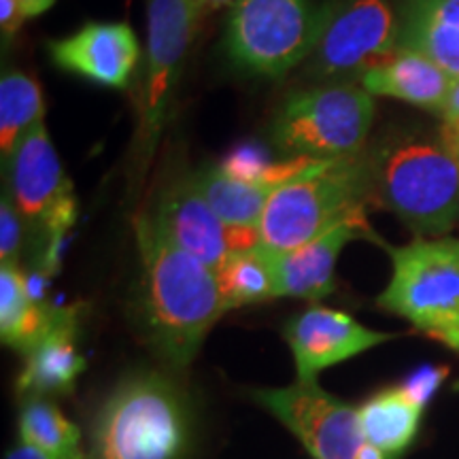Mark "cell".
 Returning <instances> with one entry per match:
<instances>
[{
	"label": "cell",
	"instance_id": "6da1fadb",
	"mask_svg": "<svg viewBox=\"0 0 459 459\" xmlns=\"http://www.w3.org/2000/svg\"><path fill=\"white\" fill-rule=\"evenodd\" d=\"M141 257V321L147 342L172 370H186L226 311L220 281L166 237L149 211L134 217Z\"/></svg>",
	"mask_w": 459,
	"mask_h": 459
},
{
	"label": "cell",
	"instance_id": "7a4b0ae2",
	"mask_svg": "<svg viewBox=\"0 0 459 459\" xmlns=\"http://www.w3.org/2000/svg\"><path fill=\"white\" fill-rule=\"evenodd\" d=\"M372 206L421 238L446 237L459 220V158L443 139L389 134L366 149Z\"/></svg>",
	"mask_w": 459,
	"mask_h": 459
},
{
	"label": "cell",
	"instance_id": "3957f363",
	"mask_svg": "<svg viewBox=\"0 0 459 459\" xmlns=\"http://www.w3.org/2000/svg\"><path fill=\"white\" fill-rule=\"evenodd\" d=\"M192 423V404L175 378L132 372L96 412L88 459H186Z\"/></svg>",
	"mask_w": 459,
	"mask_h": 459
},
{
	"label": "cell",
	"instance_id": "277c9868",
	"mask_svg": "<svg viewBox=\"0 0 459 459\" xmlns=\"http://www.w3.org/2000/svg\"><path fill=\"white\" fill-rule=\"evenodd\" d=\"M368 206L372 198L366 152L353 158L317 160L273 194L257 247L268 254L291 251L341 223L368 221Z\"/></svg>",
	"mask_w": 459,
	"mask_h": 459
},
{
	"label": "cell",
	"instance_id": "5b68a950",
	"mask_svg": "<svg viewBox=\"0 0 459 459\" xmlns=\"http://www.w3.org/2000/svg\"><path fill=\"white\" fill-rule=\"evenodd\" d=\"M375 111V96L359 83H319L287 96L271 136L294 158H353L366 152Z\"/></svg>",
	"mask_w": 459,
	"mask_h": 459
},
{
	"label": "cell",
	"instance_id": "8992f818",
	"mask_svg": "<svg viewBox=\"0 0 459 459\" xmlns=\"http://www.w3.org/2000/svg\"><path fill=\"white\" fill-rule=\"evenodd\" d=\"M392 279L378 307L459 351V238H421L392 247Z\"/></svg>",
	"mask_w": 459,
	"mask_h": 459
},
{
	"label": "cell",
	"instance_id": "52a82bcc",
	"mask_svg": "<svg viewBox=\"0 0 459 459\" xmlns=\"http://www.w3.org/2000/svg\"><path fill=\"white\" fill-rule=\"evenodd\" d=\"M319 28L321 3L315 0H237L226 49L243 71L281 79L308 60Z\"/></svg>",
	"mask_w": 459,
	"mask_h": 459
},
{
	"label": "cell",
	"instance_id": "ba28073f",
	"mask_svg": "<svg viewBox=\"0 0 459 459\" xmlns=\"http://www.w3.org/2000/svg\"><path fill=\"white\" fill-rule=\"evenodd\" d=\"M400 11L392 0H324L308 73L321 83H359L398 49Z\"/></svg>",
	"mask_w": 459,
	"mask_h": 459
},
{
	"label": "cell",
	"instance_id": "9c48e42d",
	"mask_svg": "<svg viewBox=\"0 0 459 459\" xmlns=\"http://www.w3.org/2000/svg\"><path fill=\"white\" fill-rule=\"evenodd\" d=\"M7 166L11 198L22 217L41 232L39 268L54 277L60 266L62 240L77 221V198L49 139L45 119L22 136Z\"/></svg>",
	"mask_w": 459,
	"mask_h": 459
},
{
	"label": "cell",
	"instance_id": "30bf717a",
	"mask_svg": "<svg viewBox=\"0 0 459 459\" xmlns=\"http://www.w3.org/2000/svg\"><path fill=\"white\" fill-rule=\"evenodd\" d=\"M198 0H149L147 54L139 108V162L147 169L164 128L170 90L196 32Z\"/></svg>",
	"mask_w": 459,
	"mask_h": 459
},
{
	"label": "cell",
	"instance_id": "8fae6325",
	"mask_svg": "<svg viewBox=\"0 0 459 459\" xmlns=\"http://www.w3.org/2000/svg\"><path fill=\"white\" fill-rule=\"evenodd\" d=\"M251 395L298 436L313 459H358L366 443L359 409L321 389L317 381L255 389Z\"/></svg>",
	"mask_w": 459,
	"mask_h": 459
},
{
	"label": "cell",
	"instance_id": "7c38bea8",
	"mask_svg": "<svg viewBox=\"0 0 459 459\" xmlns=\"http://www.w3.org/2000/svg\"><path fill=\"white\" fill-rule=\"evenodd\" d=\"M298 381H317L319 372L392 341L394 334L361 325L351 315L315 304L285 325Z\"/></svg>",
	"mask_w": 459,
	"mask_h": 459
},
{
	"label": "cell",
	"instance_id": "4fadbf2b",
	"mask_svg": "<svg viewBox=\"0 0 459 459\" xmlns=\"http://www.w3.org/2000/svg\"><path fill=\"white\" fill-rule=\"evenodd\" d=\"M149 213L172 243L198 257L211 271H217L232 254L226 228L206 203L194 172H177L170 177L160 187L156 204Z\"/></svg>",
	"mask_w": 459,
	"mask_h": 459
},
{
	"label": "cell",
	"instance_id": "5bb4252c",
	"mask_svg": "<svg viewBox=\"0 0 459 459\" xmlns=\"http://www.w3.org/2000/svg\"><path fill=\"white\" fill-rule=\"evenodd\" d=\"M49 56L62 71L91 83L126 88L139 65V39L124 22H90L71 37L49 43Z\"/></svg>",
	"mask_w": 459,
	"mask_h": 459
},
{
	"label": "cell",
	"instance_id": "9a60e30c",
	"mask_svg": "<svg viewBox=\"0 0 459 459\" xmlns=\"http://www.w3.org/2000/svg\"><path fill=\"white\" fill-rule=\"evenodd\" d=\"M370 232L368 221H347L291 251H266L273 264L274 298H302L311 302L328 298L334 291L336 262L342 247Z\"/></svg>",
	"mask_w": 459,
	"mask_h": 459
},
{
	"label": "cell",
	"instance_id": "2e32d148",
	"mask_svg": "<svg viewBox=\"0 0 459 459\" xmlns=\"http://www.w3.org/2000/svg\"><path fill=\"white\" fill-rule=\"evenodd\" d=\"M24 358L17 392L26 400L71 394L85 370V359L77 347V308H62L48 334Z\"/></svg>",
	"mask_w": 459,
	"mask_h": 459
},
{
	"label": "cell",
	"instance_id": "e0dca14e",
	"mask_svg": "<svg viewBox=\"0 0 459 459\" xmlns=\"http://www.w3.org/2000/svg\"><path fill=\"white\" fill-rule=\"evenodd\" d=\"M455 83L436 62L419 51L398 48L361 74L359 85L372 96H385L440 115Z\"/></svg>",
	"mask_w": 459,
	"mask_h": 459
},
{
	"label": "cell",
	"instance_id": "ac0fdd59",
	"mask_svg": "<svg viewBox=\"0 0 459 459\" xmlns=\"http://www.w3.org/2000/svg\"><path fill=\"white\" fill-rule=\"evenodd\" d=\"M206 203L226 228L232 251H247L257 247L260 223L277 186L247 183L228 177L220 166H206L194 172Z\"/></svg>",
	"mask_w": 459,
	"mask_h": 459
},
{
	"label": "cell",
	"instance_id": "d6986e66",
	"mask_svg": "<svg viewBox=\"0 0 459 459\" xmlns=\"http://www.w3.org/2000/svg\"><path fill=\"white\" fill-rule=\"evenodd\" d=\"M398 48L419 51L459 79V0H402Z\"/></svg>",
	"mask_w": 459,
	"mask_h": 459
},
{
	"label": "cell",
	"instance_id": "ffe728a7",
	"mask_svg": "<svg viewBox=\"0 0 459 459\" xmlns=\"http://www.w3.org/2000/svg\"><path fill=\"white\" fill-rule=\"evenodd\" d=\"M60 307L34 300L26 273L17 264L0 266V338L3 344L28 353L56 324Z\"/></svg>",
	"mask_w": 459,
	"mask_h": 459
},
{
	"label": "cell",
	"instance_id": "44dd1931",
	"mask_svg": "<svg viewBox=\"0 0 459 459\" xmlns=\"http://www.w3.org/2000/svg\"><path fill=\"white\" fill-rule=\"evenodd\" d=\"M421 412L402 395L398 387L383 389L359 406L361 434L387 457H402L419 432Z\"/></svg>",
	"mask_w": 459,
	"mask_h": 459
},
{
	"label": "cell",
	"instance_id": "7402d4cb",
	"mask_svg": "<svg viewBox=\"0 0 459 459\" xmlns=\"http://www.w3.org/2000/svg\"><path fill=\"white\" fill-rule=\"evenodd\" d=\"M43 119L45 102L41 85L30 74L15 68L4 71L0 77V156L4 166L13 156L22 136Z\"/></svg>",
	"mask_w": 459,
	"mask_h": 459
},
{
	"label": "cell",
	"instance_id": "603a6c76",
	"mask_svg": "<svg viewBox=\"0 0 459 459\" xmlns=\"http://www.w3.org/2000/svg\"><path fill=\"white\" fill-rule=\"evenodd\" d=\"M22 443L30 445L45 459H88L82 434L49 400H26L20 415Z\"/></svg>",
	"mask_w": 459,
	"mask_h": 459
},
{
	"label": "cell",
	"instance_id": "cb8c5ba5",
	"mask_svg": "<svg viewBox=\"0 0 459 459\" xmlns=\"http://www.w3.org/2000/svg\"><path fill=\"white\" fill-rule=\"evenodd\" d=\"M226 311L274 298V274L271 255L260 247L232 251L215 271Z\"/></svg>",
	"mask_w": 459,
	"mask_h": 459
},
{
	"label": "cell",
	"instance_id": "d4e9b609",
	"mask_svg": "<svg viewBox=\"0 0 459 459\" xmlns=\"http://www.w3.org/2000/svg\"><path fill=\"white\" fill-rule=\"evenodd\" d=\"M24 217L17 209L11 194L0 200V260L3 264H17L24 247Z\"/></svg>",
	"mask_w": 459,
	"mask_h": 459
},
{
	"label": "cell",
	"instance_id": "484cf974",
	"mask_svg": "<svg viewBox=\"0 0 459 459\" xmlns=\"http://www.w3.org/2000/svg\"><path fill=\"white\" fill-rule=\"evenodd\" d=\"M446 377H449V368H446V366H419L415 372H411V375L402 381V385L398 389L411 404H415L419 411H423L429 404V400L434 398L436 392H438L440 385H443Z\"/></svg>",
	"mask_w": 459,
	"mask_h": 459
},
{
	"label": "cell",
	"instance_id": "4316f807",
	"mask_svg": "<svg viewBox=\"0 0 459 459\" xmlns=\"http://www.w3.org/2000/svg\"><path fill=\"white\" fill-rule=\"evenodd\" d=\"M24 22L26 17L22 13V7L17 0H0V30H3L4 41L13 39Z\"/></svg>",
	"mask_w": 459,
	"mask_h": 459
},
{
	"label": "cell",
	"instance_id": "83f0119b",
	"mask_svg": "<svg viewBox=\"0 0 459 459\" xmlns=\"http://www.w3.org/2000/svg\"><path fill=\"white\" fill-rule=\"evenodd\" d=\"M438 117L443 119V124L459 122V79H455V83H453V88L449 91V96H446V102Z\"/></svg>",
	"mask_w": 459,
	"mask_h": 459
},
{
	"label": "cell",
	"instance_id": "f1b7e54d",
	"mask_svg": "<svg viewBox=\"0 0 459 459\" xmlns=\"http://www.w3.org/2000/svg\"><path fill=\"white\" fill-rule=\"evenodd\" d=\"M17 3H20L22 13H24L26 20H30V17H39L45 11H49L54 7L56 0H17Z\"/></svg>",
	"mask_w": 459,
	"mask_h": 459
},
{
	"label": "cell",
	"instance_id": "f546056e",
	"mask_svg": "<svg viewBox=\"0 0 459 459\" xmlns=\"http://www.w3.org/2000/svg\"><path fill=\"white\" fill-rule=\"evenodd\" d=\"M438 136L453 153H459V122L443 124V130H440Z\"/></svg>",
	"mask_w": 459,
	"mask_h": 459
},
{
	"label": "cell",
	"instance_id": "4dcf8cb0",
	"mask_svg": "<svg viewBox=\"0 0 459 459\" xmlns=\"http://www.w3.org/2000/svg\"><path fill=\"white\" fill-rule=\"evenodd\" d=\"M4 459H45V457L37 449H34V446L26 445V443H20L9 451V455Z\"/></svg>",
	"mask_w": 459,
	"mask_h": 459
},
{
	"label": "cell",
	"instance_id": "1f68e13d",
	"mask_svg": "<svg viewBox=\"0 0 459 459\" xmlns=\"http://www.w3.org/2000/svg\"><path fill=\"white\" fill-rule=\"evenodd\" d=\"M358 459H392V457H387L385 453H383L381 449H377L375 445L364 443V446H361L358 453Z\"/></svg>",
	"mask_w": 459,
	"mask_h": 459
},
{
	"label": "cell",
	"instance_id": "d6a6232c",
	"mask_svg": "<svg viewBox=\"0 0 459 459\" xmlns=\"http://www.w3.org/2000/svg\"><path fill=\"white\" fill-rule=\"evenodd\" d=\"M200 7L204 9H220V7H226V4L232 3V7L237 4V0H198Z\"/></svg>",
	"mask_w": 459,
	"mask_h": 459
},
{
	"label": "cell",
	"instance_id": "836d02e7",
	"mask_svg": "<svg viewBox=\"0 0 459 459\" xmlns=\"http://www.w3.org/2000/svg\"><path fill=\"white\" fill-rule=\"evenodd\" d=\"M455 156H457V158H459V153H455Z\"/></svg>",
	"mask_w": 459,
	"mask_h": 459
}]
</instances>
